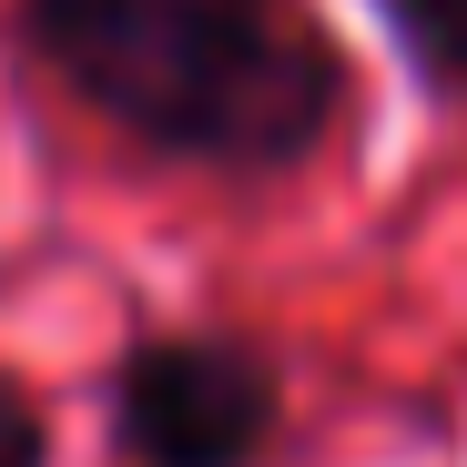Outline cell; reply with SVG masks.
<instances>
[{
  "label": "cell",
  "instance_id": "1",
  "mask_svg": "<svg viewBox=\"0 0 467 467\" xmlns=\"http://www.w3.org/2000/svg\"><path fill=\"white\" fill-rule=\"evenodd\" d=\"M0 41L173 173L285 183L356 122V61L316 0H0Z\"/></svg>",
  "mask_w": 467,
  "mask_h": 467
},
{
  "label": "cell",
  "instance_id": "2",
  "mask_svg": "<svg viewBox=\"0 0 467 467\" xmlns=\"http://www.w3.org/2000/svg\"><path fill=\"white\" fill-rule=\"evenodd\" d=\"M122 467H265L285 447V356L244 326H152L102 386Z\"/></svg>",
  "mask_w": 467,
  "mask_h": 467
},
{
  "label": "cell",
  "instance_id": "3",
  "mask_svg": "<svg viewBox=\"0 0 467 467\" xmlns=\"http://www.w3.org/2000/svg\"><path fill=\"white\" fill-rule=\"evenodd\" d=\"M397 41V61L417 71V92L467 102V0H366Z\"/></svg>",
  "mask_w": 467,
  "mask_h": 467
},
{
  "label": "cell",
  "instance_id": "4",
  "mask_svg": "<svg viewBox=\"0 0 467 467\" xmlns=\"http://www.w3.org/2000/svg\"><path fill=\"white\" fill-rule=\"evenodd\" d=\"M0 467H51V407L11 366H0Z\"/></svg>",
  "mask_w": 467,
  "mask_h": 467
}]
</instances>
